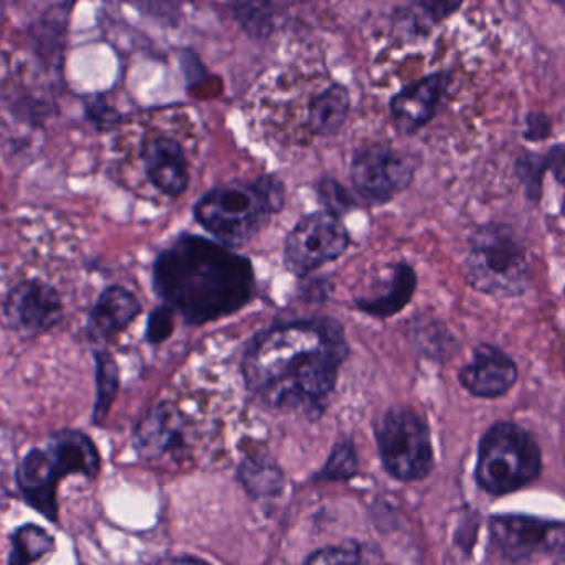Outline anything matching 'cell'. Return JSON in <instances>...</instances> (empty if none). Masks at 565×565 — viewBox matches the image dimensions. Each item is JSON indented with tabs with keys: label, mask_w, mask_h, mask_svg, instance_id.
Masks as SVG:
<instances>
[{
	"label": "cell",
	"mask_w": 565,
	"mask_h": 565,
	"mask_svg": "<svg viewBox=\"0 0 565 565\" xmlns=\"http://www.w3.org/2000/svg\"><path fill=\"white\" fill-rule=\"evenodd\" d=\"M349 355L344 328L329 316L275 322L248 341L242 375L250 395L274 411L324 414Z\"/></svg>",
	"instance_id": "cell-1"
},
{
	"label": "cell",
	"mask_w": 565,
	"mask_h": 565,
	"mask_svg": "<svg viewBox=\"0 0 565 565\" xmlns=\"http://www.w3.org/2000/svg\"><path fill=\"white\" fill-rule=\"evenodd\" d=\"M152 288L188 324H207L254 299V265L218 242L182 234L156 258Z\"/></svg>",
	"instance_id": "cell-2"
},
{
	"label": "cell",
	"mask_w": 565,
	"mask_h": 565,
	"mask_svg": "<svg viewBox=\"0 0 565 565\" xmlns=\"http://www.w3.org/2000/svg\"><path fill=\"white\" fill-rule=\"evenodd\" d=\"M102 468L98 448L88 435L79 430L56 431L43 447L26 451L17 467L15 481L20 494L32 510L56 523L60 483L72 475L96 478Z\"/></svg>",
	"instance_id": "cell-3"
},
{
	"label": "cell",
	"mask_w": 565,
	"mask_h": 565,
	"mask_svg": "<svg viewBox=\"0 0 565 565\" xmlns=\"http://www.w3.org/2000/svg\"><path fill=\"white\" fill-rule=\"evenodd\" d=\"M285 205V185L275 175L211 189L194 205V217L218 244L238 248L250 242Z\"/></svg>",
	"instance_id": "cell-4"
},
{
	"label": "cell",
	"mask_w": 565,
	"mask_h": 565,
	"mask_svg": "<svg viewBox=\"0 0 565 565\" xmlns=\"http://www.w3.org/2000/svg\"><path fill=\"white\" fill-rule=\"evenodd\" d=\"M465 274L471 288L484 295H523L531 280L526 247L507 225H483L470 237Z\"/></svg>",
	"instance_id": "cell-5"
},
{
	"label": "cell",
	"mask_w": 565,
	"mask_h": 565,
	"mask_svg": "<svg viewBox=\"0 0 565 565\" xmlns=\"http://www.w3.org/2000/svg\"><path fill=\"white\" fill-rule=\"evenodd\" d=\"M541 467L536 440L520 425L500 422L481 438L475 475L484 491L501 497L533 483Z\"/></svg>",
	"instance_id": "cell-6"
},
{
	"label": "cell",
	"mask_w": 565,
	"mask_h": 565,
	"mask_svg": "<svg viewBox=\"0 0 565 565\" xmlns=\"http://www.w3.org/2000/svg\"><path fill=\"white\" fill-rule=\"evenodd\" d=\"M375 441L385 470L402 481H417L434 468L427 422L407 407H392L375 422Z\"/></svg>",
	"instance_id": "cell-7"
},
{
	"label": "cell",
	"mask_w": 565,
	"mask_h": 565,
	"mask_svg": "<svg viewBox=\"0 0 565 565\" xmlns=\"http://www.w3.org/2000/svg\"><path fill=\"white\" fill-rule=\"evenodd\" d=\"M351 245L348 228L341 218L328 212L305 215L286 235V270L295 277L305 278L329 262L338 260Z\"/></svg>",
	"instance_id": "cell-8"
},
{
	"label": "cell",
	"mask_w": 565,
	"mask_h": 565,
	"mask_svg": "<svg viewBox=\"0 0 565 565\" xmlns=\"http://www.w3.org/2000/svg\"><path fill=\"white\" fill-rule=\"evenodd\" d=\"M417 166L414 154L374 145L355 152L349 175L362 201L384 205L412 184Z\"/></svg>",
	"instance_id": "cell-9"
},
{
	"label": "cell",
	"mask_w": 565,
	"mask_h": 565,
	"mask_svg": "<svg viewBox=\"0 0 565 565\" xmlns=\"http://www.w3.org/2000/svg\"><path fill=\"white\" fill-rule=\"evenodd\" d=\"M494 546L511 561L527 559L537 554H559L565 551V524L537 518L494 516L491 520Z\"/></svg>",
	"instance_id": "cell-10"
},
{
	"label": "cell",
	"mask_w": 565,
	"mask_h": 565,
	"mask_svg": "<svg viewBox=\"0 0 565 565\" xmlns=\"http://www.w3.org/2000/svg\"><path fill=\"white\" fill-rule=\"evenodd\" d=\"M3 315L9 324L22 334H42L63 318L62 296L49 282L20 281L7 295Z\"/></svg>",
	"instance_id": "cell-11"
},
{
	"label": "cell",
	"mask_w": 565,
	"mask_h": 565,
	"mask_svg": "<svg viewBox=\"0 0 565 565\" xmlns=\"http://www.w3.org/2000/svg\"><path fill=\"white\" fill-rule=\"evenodd\" d=\"M188 420L171 402H159L135 428L136 451L148 461L181 460L188 450Z\"/></svg>",
	"instance_id": "cell-12"
},
{
	"label": "cell",
	"mask_w": 565,
	"mask_h": 565,
	"mask_svg": "<svg viewBox=\"0 0 565 565\" xmlns=\"http://www.w3.org/2000/svg\"><path fill=\"white\" fill-rule=\"evenodd\" d=\"M460 384L478 398H498L508 394L518 382V365L497 345L475 348L470 364L460 371Z\"/></svg>",
	"instance_id": "cell-13"
},
{
	"label": "cell",
	"mask_w": 565,
	"mask_h": 565,
	"mask_svg": "<svg viewBox=\"0 0 565 565\" xmlns=\"http://www.w3.org/2000/svg\"><path fill=\"white\" fill-rule=\"evenodd\" d=\"M447 86V76L438 73L414 83L395 95L391 103V111L397 128L404 135H414L424 128L437 113Z\"/></svg>",
	"instance_id": "cell-14"
},
{
	"label": "cell",
	"mask_w": 565,
	"mask_h": 565,
	"mask_svg": "<svg viewBox=\"0 0 565 565\" xmlns=\"http://www.w3.org/2000/svg\"><path fill=\"white\" fill-rule=\"evenodd\" d=\"M146 175L169 198H179L188 189L191 174L184 149L171 138H154L142 149Z\"/></svg>",
	"instance_id": "cell-15"
},
{
	"label": "cell",
	"mask_w": 565,
	"mask_h": 565,
	"mask_svg": "<svg viewBox=\"0 0 565 565\" xmlns=\"http://www.w3.org/2000/svg\"><path fill=\"white\" fill-rule=\"evenodd\" d=\"M141 315V302L122 286H109L99 295L89 312V335L96 341H111Z\"/></svg>",
	"instance_id": "cell-16"
},
{
	"label": "cell",
	"mask_w": 565,
	"mask_h": 565,
	"mask_svg": "<svg viewBox=\"0 0 565 565\" xmlns=\"http://www.w3.org/2000/svg\"><path fill=\"white\" fill-rule=\"evenodd\" d=\"M417 289V274L411 265L401 262L392 267L387 286L377 295L358 296L355 308L372 318L387 319L404 311Z\"/></svg>",
	"instance_id": "cell-17"
},
{
	"label": "cell",
	"mask_w": 565,
	"mask_h": 565,
	"mask_svg": "<svg viewBox=\"0 0 565 565\" xmlns=\"http://www.w3.org/2000/svg\"><path fill=\"white\" fill-rule=\"evenodd\" d=\"M349 115V93L344 86L334 85L312 99L308 126L312 135L332 136L342 128Z\"/></svg>",
	"instance_id": "cell-18"
},
{
	"label": "cell",
	"mask_w": 565,
	"mask_h": 565,
	"mask_svg": "<svg viewBox=\"0 0 565 565\" xmlns=\"http://www.w3.org/2000/svg\"><path fill=\"white\" fill-rule=\"evenodd\" d=\"M56 550V541L42 526L30 523L17 527L10 536V554L7 565H39Z\"/></svg>",
	"instance_id": "cell-19"
},
{
	"label": "cell",
	"mask_w": 565,
	"mask_h": 565,
	"mask_svg": "<svg viewBox=\"0 0 565 565\" xmlns=\"http://www.w3.org/2000/svg\"><path fill=\"white\" fill-rule=\"evenodd\" d=\"M238 478L248 493L254 497H275L281 493L285 478L280 468L264 457H250L242 461L238 468Z\"/></svg>",
	"instance_id": "cell-20"
},
{
	"label": "cell",
	"mask_w": 565,
	"mask_h": 565,
	"mask_svg": "<svg viewBox=\"0 0 565 565\" xmlns=\"http://www.w3.org/2000/svg\"><path fill=\"white\" fill-rule=\"evenodd\" d=\"M96 404L93 422L102 425L108 417L119 391V369L109 352L96 351Z\"/></svg>",
	"instance_id": "cell-21"
},
{
	"label": "cell",
	"mask_w": 565,
	"mask_h": 565,
	"mask_svg": "<svg viewBox=\"0 0 565 565\" xmlns=\"http://www.w3.org/2000/svg\"><path fill=\"white\" fill-rule=\"evenodd\" d=\"M359 458L351 440H341L334 445L324 468L318 478L328 481L349 480L358 473Z\"/></svg>",
	"instance_id": "cell-22"
},
{
	"label": "cell",
	"mask_w": 565,
	"mask_h": 565,
	"mask_svg": "<svg viewBox=\"0 0 565 565\" xmlns=\"http://www.w3.org/2000/svg\"><path fill=\"white\" fill-rule=\"evenodd\" d=\"M316 194H318L319 202L324 205V212L338 218L344 217L345 214L358 207L354 195L332 178L319 179Z\"/></svg>",
	"instance_id": "cell-23"
},
{
	"label": "cell",
	"mask_w": 565,
	"mask_h": 565,
	"mask_svg": "<svg viewBox=\"0 0 565 565\" xmlns=\"http://www.w3.org/2000/svg\"><path fill=\"white\" fill-rule=\"evenodd\" d=\"M518 175L526 188L527 198L537 201L543 189V175L547 171L546 156L526 154L518 161Z\"/></svg>",
	"instance_id": "cell-24"
},
{
	"label": "cell",
	"mask_w": 565,
	"mask_h": 565,
	"mask_svg": "<svg viewBox=\"0 0 565 565\" xmlns=\"http://www.w3.org/2000/svg\"><path fill=\"white\" fill-rule=\"evenodd\" d=\"M361 564V550L355 543H345L342 546L324 547L316 551L305 565H359Z\"/></svg>",
	"instance_id": "cell-25"
},
{
	"label": "cell",
	"mask_w": 565,
	"mask_h": 565,
	"mask_svg": "<svg viewBox=\"0 0 565 565\" xmlns=\"http://www.w3.org/2000/svg\"><path fill=\"white\" fill-rule=\"evenodd\" d=\"M175 311L171 306L162 305L156 308L149 315L148 324H146V339L149 344H161L174 331Z\"/></svg>",
	"instance_id": "cell-26"
},
{
	"label": "cell",
	"mask_w": 565,
	"mask_h": 565,
	"mask_svg": "<svg viewBox=\"0 0 565 565\" xmlns=\"http://www.w3.org/2000/svg\"><path fill=\"white\" fill-rule=\"evenodd\" d=\"M526 139L527 141H543L553 131V122L543 113H531L526 119Z\"/></svg>",
	"instance_id": "cell-27"
},
{
	"label": "cell",
	"mask_w": 565,
	"mask_h": 565,
	"mask_svg": "<svg viewBox=\"0 0 565 565\" xmlns=\"http://www.w3.org/2000/svg\"><path fill=\"white\" fill-rule=\"evenodd\" d=\"M463 2L465 0H422V7L435 22H440L457 12Z\"/></svg>",
	"instance_id": "cell-28"
},
{
	"label": "cell",
	"mask_w": 565,
	"mask_h": 565,
	"mask_svg": "<svg viewBox=\"0 0 565 565\" xmlns=\"http://www.w3.org/2000/svg\"><path fill=\"white\" fill-rule=\"evenodd\" d=\"M547 171H553L557 181L564 185L565 189V146H557L551 149L550 154L546 156ZM564 215H565V199H564Z\"/></svg>",
	"instance_id": "cell-29"
},
{
	"label": "cell",
	"mask_w": 565,
	"mask_h": 565,
	"mask_svg": "<svg viewBox=\"0 0 565 565\" xmlns=\"http://www.w3.org/2000/svg\"><path fill=\"white\" fill-rule=\"evenodd\" d=\"M171 565H207L202 561L194 559V557H181V559L171 561Z\"/></svg>",
	"instance_id": "cell-30"
},
{
	"label": "cell",
	"mask_w": 565,
	"mask_h": 565,
	"mask_svg": "<svg viewBox=\"0 0 565 565\" xmlns=\"http://www.w3.org/2000/svg\"><path fill=\"white\" fill-rule=\"evenodd\" d=\"M556 2H559V3H561V6H563V7H564V9H565V0H556Z\"/></svg>",
	"instance_id": "cell-31"
}]
</instances>
